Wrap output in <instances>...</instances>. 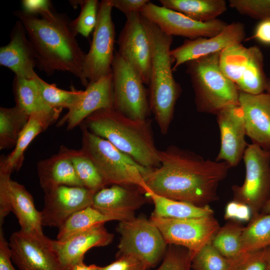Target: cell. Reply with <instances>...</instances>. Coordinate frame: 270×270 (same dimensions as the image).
Masks as SVG:
<instances>
[{
    "label": "cell",
    "instance_id": "3",
    "mask_svg": "<svg viewBox=\"0 0 270 270\" xmlns=\"http://www.w3.org/2000/svg\"><path fill=\"white\" fill-rule=\"evenodd\" d=\"M81 124L142 167L152 169L160 166V150L156 146L149 120L132 119L114 108H108L95 112Z\"/></svg>",
    "mask_w": 270,
    "mask_h": 270
},
{
    "label": "cell",
    "instance_id": "31",
    "mask_svg": "<svg viewBox=\"0 0 270 270\" xmlns=\"http://www.w3.org/2000/svg\"><path fill=\"white\" fill-rule=\"evenodd\" d=\"M114 220L92 206L82 208L70 216L58 228L56 240L63 241L96 225Z\"/></svg>",
    "mask_w": 270,
    "mask_h": 270
},
{
    "label": "cell",
    "instance_id": "1",
    "mask_svg": "<svg viewBox=\"0 0 270 270\" xmlns=\"http://www.w3.org/2000/svg\"><path fill=\"white\" fill-rule=\"evenodd\" d=\"M160 166L142 174L146 186L159 196L204 206L216 200L220 183L230 166L187 150L170 146L160 150Z\"/></svg>",
    "mask_w": 270,
    "mask_h": 270
},
{
    "label": "cell",
    "instance_id": "47",
    "mask_svg": "<svg viewBox=\"0 0 270 270\" xmlns=\"http://www.w3.org/2000/svg\"><path fill=\"white\" fill-rule=\"evenodd\" d=\"M250 38H254L263 44L270 45V19L260 20Z\"/></svg>",
    "mask_w": 270,
    "mask_h": 270
},
{
    "label": "cell",
    "instance_id": "24",
    "mask_svg": "<svg viewBox=\"0 0 270 270\" xmlns=\"http://www.w3.org/2000/svg\"><path fill=\"white\" fill-rule=\"evenodd\" d=\"M62 109L55 108L32 114L20 134L14 150L0 162V174L10 176L18 171L24 160V154L32 140L58 119Z\"/></svg>",
    "mask_w": 270,
    "mask_h": 270
},
{
    "label": "cell",
    "instance_id": "5",
    "mask_svg": "<svg viewBox=\"0 0 270 270\" xmlns=\"http://www.w3.org/2000/svg\"><path fill=\"white\" fill-rule=\"evenodd\" d=\"M220 52L188 62L189 75L200 112L216 113L232 105H238L240 91L237 86L221 71Z\"/></svg>",
    "mask_w": 270,
    "mask_h": 270
},
{
    "label": "cell",
    "instance_id": "32",
    "mask_svg": "<svg viewBox=\"0 0 270 270\" xmlns=\"http://www.w3.org/2000/svg\"><path fill=\"white\" fill-rule=\"evenodd\" d=\"M62 148L71 160L82 186L97 192L106 185L104 179L91 159L81 150Z\"/></svg>",
    "mask_w": 270,
    "mask_h": 270
},
{
    "label": "cell",
    "instance_id": "46",
    "mask_svg": "<svg viewBox=\"0 0 270 270\" xmlns=\"http://www.w3.org/2000/svg\"><path fill=\"white\" fill-rule=\"evenodd\" d=\"M12 252L6 240L2 228L0 227V270H16L12 263Z\"/></svg>",
    "mask_w": 270,
    "mask_h": 270
},
{
    "label": "cell",
    "instance_id": "45",
    "mask_svg": "<svg viewBox=\"0 0 270 270\" xmlns=\"http://www.w3.org/2000/svg\"><path fill=\"white\" fill-rule=\"evenodd\" d=\"M148 0H112L113 8L123 12L126 16L133 12L140 13Z\"/></svg>",
    "mask_w": 270,
    "mask_h": 270
},
{
    "label": "cell",
    "instance_id": "37",
    "mask_svg": "<svg viewBox=\"0 0 270 270\" xmlns=\"http://www.w3.org/2000/svg\"><path fill=\"white\" fill-rule=\"evenodd\" d=\"M70 2L74 7L79 4L80 8L78 16L69 24L70 29L76 36L80 34L88 38L97 24L99 2L82 0H70Z\"/></svg>",
    "mask_w": 270,
    "mask_h": 270
},
{
    "label": "cell",
    "instance_id": "13",
    "mask_svg": "<svg viewBox=\"0 0 270 270\" xmlns=\"http://www.w3.org/2000/svg\"><path fill=\"white\" fill-rule=\"evenodd\" d=\"M140 14L156 24L166 34L181 36L188 40L213 36L228 24L218 18L206 22H198L150 2L145 5Z\"/></svg>",
    "mask_w": 270,
    "mask_h": 270
},
{
    "label": "cell",
    "instance_id": "6",
    "mask_svg": "<svg viewBox=\"0 0 270 270\" xmlns=\"http://www.w3.org/2000/svg\"><path fill=\"white\" fill-rule=\"evenodd\" d=\"M80 128L81 150L93 162L106 185L134 187L144 192L146 186L142 174L148 169L82 124Z\"/></svg>",
    "mask_w": 270,
    "mask_h": 270
},
{
    "label": "cell",
    "instance_id": "11",
    "mask_svg": "<svg viewBox=\"0 0 270 270\" xmlns=\"http://www.w3.org/2000/svg\"><path fill=\"white\" fill-rule=\"evenodd\" d=\"M166 243L185 248L192 256L210 243L220 228L213 215L196 218H168L151 216Z\"/></svg>",
    "mask_w": 270,
    "mask_h": 270
},
{
    "label": "cell",
    "instance_id": "17",
    "mask_svg": "<svg viewBox=\"0 0 270 270\" xmlns=\"http://www.w3.org/2000/svg\"><path fill=\"white\" fill-rule=\"evenodd\" d=\"M246 37L245 28L240 22L228 24L218 34L208 38L186 40L183 44L171 50L174 60L173 72L180 65L198 58L222 52L231 46L242 44Z\"/></svg>",
    "mask_w": 270,
    "mask_h": 270
},
{
    "label": "cell",
    "instance_id": "51",
    "mask_svg": "<svg viewBox=\"0 0 270 270\" xmlns=\"http://www.w3.org/2000/svg\"><path fill=\"white\" fill-rule=\"evenodd\" d=\"M268 262L267 270H270V247L268 248Z\"/></svg>",
    "mask_w": 270,
    "mask_h": 270
},
{
    "label": "cell",
    "instance_id": "42",
    "mask_svg": "<svg viewBox=\"0 0 270 270\" xmlns=\"http://www.w3.org/2000/svg\"><path fill=\"white\" fill-rule=\"evenodd\" d=\"M252 217L251 208L244 203L234 200L226 206L224 213L226 220L242 222L250 220Z\"/></svg>",
    "mask_w": 270,
    "mask_h": 270
},
{
    "label": "cell",
    "instance_id": "26",
    "mask_svg": "<svg viewBox=\"0 0 270 270\" xmlns=\"http://www.w3.org/2000/svg\"><path fill=\"white\" fill-rule=\"evenodd\" d=\"M145 195L152 201L154 208L152 216L168 218H196L213 215L210 206H200L194 204L170 199L150 190Z\"/></svg>",
    "mask_w": 270,
    "mask_h": 270
},
{
    "label": "cell",
    "instance_id": "8",
    "mask_svg": "<svg viewBox=\"0 0 270 270\" xmlns=\"http://www.w3.org/2000/svg\"><path fill=\"white\" fill-rule=\"evenodd\" d=\"M117 230L121 235L117 257L134 256L149 268L156 266L166 252L167 244L150 220L134 217L120 221Z\"/></svg>",
    "mask_w": 270,
    "mask_h": 270
},
{
    "label": "cell",
    "instance_id": "25",
    "mask_svg": "<svg viewBox=\"0 0 270 270\" xmlns=\"http://www.w3.org/2000/svg\"><path fill=\"white\" fill-rule=\"evenodd\" d=\"M37 172L44 193L60 186H83L62 146L58 154L38 162Z\"/></svg>",
    "mask_w": 270,
    "mask_h": 270
},
{
    "label": "cell",
    "instance_id": "18",
    "mask_svg": "<svg viewBox=\"0 0 270 270\" xmlns=\"http://www.w3.org/2000/svg\"><path fill=\"white\" fill-rule=\"evenodd\" d=\"M220 147L216 161L224 162L230 167L236 166L242 158L246 148L245 120L242 110L232 105L218 114Z\"/></svg>",
    "mask_w": 270,
    "mask_h": 270
},
{
    "label": "cell",
    "instance_id": "15",
    "mask_svg": "<svg viewBox=\"0 0 270 270\" xmlns=\"http://www.w3.org/2000/svg\"><path fill=\"white\" fill-rule=\"evenodd\" d=\"M96 192L84 186H60L44 193L42 226L59 228L74 214L92 206Z\"/></svg>",
    "mask_w": 270,
    "mask_h": 270
},
{
    "label": "cell",
    "instance_id": "38",
    "mask_svg": "<svg viewBox=\"0 0 270 270\" xmlns=\"http://www.w3.org/2000/svg\"><path fill=\"white\" fill-rule=\"evenodd\" d=\"M232 263L233 259L223 256L210 242L194 256L191 267L194 270H231Z\"/></svg>",
    "mask_w": 270,
    "mask_h": 270
},
{
    "label": "cell",
    "instance_id": "50",
    "mask_svg": "<svg viewBox=\"0 0 270 270\" xmlns=\"http://www.w3.org/2000/svg\"><path fill=\"white\" fill-rule=\"evenodd\" d=\"M266 90L270 94V78L267 79Z\"/></svg>",
    "mask_w": 270,
    "mask_h": 270
},
{
    "label": "cell",
    "instance_id": "4",
    "mask_svg": "<svg viewBox=\"0 0 270 270\" xmlns=\"http://www.w3.org/2000/svg\"><path fill=\"white\" fill-rule=\"evenodd\" d=\"M140 16L152 50L148 84L150 110L161 133L164 135L173 118L176 103L181 90L172 75L174 60L170 55V46L173 36L166 34L156 24Z\"/></svg>",
    "mask_w": 270,
    "mask_h": 270
},
{
    "label": "cell",
    "instance_id": "9",
    "mask_svg": "<svg viewBox=\"0 0 270 270\" xmlns=\"http://www.w3.org/2000/svg\"><path fill=\"white\" fill-rule=\"evenodd\" d=\"M242 158L245 179L242 185L232 186L234 200L248 206L254 217L270 198V152L252 143L248 145Z\"/></svg>",
    "mask_w": 270,
    "mask_h": 270
},
{
    "label": "cell",
    "instance_id": "28",
    "mask_svg": "<svg viewBox=\"0 0 270 270\" xmlns=\"http://www.w3.org/2000/svg\"><path fill=\"white\" fill-rule=\"evenodd\" d=\"M250 56L246 66L237 84L240 91L256 94L266 90V81L264 68V56L256 46L250 47Z\"/></svg>",
    "mask_w": 270,
    "mask_h": 270
},
{
    "label": "cell",
    "instance_id": "27",
    "mask_svg": "<svg viewBox=\"0 0 270 270\" xmlns=\"http://www.w3.org/2000/svg\"><path fill=\"white\" fill-rule=\"evenodd\" d=\"M162 6L198 22L217 19L227 9L224 0H160Z\"/></svg>",
    "mask_w": 270,
    "mask_h": 270
},
{
    "label": "cell",
    "instance_id": "41",
    "mask_svg": "<svg viewBox=\"0 0 270 270\" xmlns=\"http://www.w3.org/2000/svg\"><path fill=\"white\" fill-rule=\"evenodd\" d=\"M192 256L186 249L170 248L156 270H190Z\"/></svg>",
    "mask_w": 270,
    "mask_h": 270
},
{
    "label": "cell",
    "instance_id": "43",
    "mask_svg": "<svg viewBox=\"0 0 270 270\" xmlns=\"http://www.w3.org/2000/svg\"><path fill=\"white\" fill-rule=\"evenodd\" d=\"M148 268L143 262L135 256L123 255L105 266H100L99 270H148Z\"/></svg>",
    "mask_w": 270,
    "mask_h": 270
},
{
    "label": "cell",
    "instance_id": "7",
    "mask_svg": "<svg viewBox=\"0 0 270 270\" xmlns=\"http://www.w3.org/2000/svg\"><path fill=\"white\" fill-rule=\"evenodd\" d=\"M114 108L132 119H148V92L138 74L116 52L112 66Z\"/></svg>",
    "mask_w": 270,
    "mask_h": 270
},
{
    "label": "cell",
    "instance_id": "2",
    "mask_svg": "<svg viewBox=\"0 0 270 270\" xmlns=\"http://www.w3.org/2000/svg\"><path fill=\"white\" fill-rule=\"evenodd\" d=\"M15 15L23 24L36 56V65L48 75L56 71L72 74L87 86L83 74L86 54L79 46L68 21L62 14L50 18L32 16L17 10Z\"/></svg>",
    "mask_w": 270,
    "mask_h": 270
},
{
    "label": "cell",
    "instance_id": "29",
    "mask_svg": "<svg viewBox=\"0 0 270 270\" xmlns=\"http://www.w3.org/2000/svg\"><path fill=\"white\" fill-rule=\"evenodd\" d=\"M270 247V213L253 217L244 227L241 240L240 254Z\"/></svg>",
    "mask_w": 270,
    "mask_h": 270
},
{
    "label": "cell",
    "instance_id": "16",
    "mask_svg": "<svg viewBox=\"0 0 270 270\" xmlns=\"http://www.w3.org/2000/svg\"><path fill=\"white\" fill-rule=\"evenodd\" d=\"M10 212L16 217L20 230L43 232L41 212L36 208L31 194L10 176L0 174V227Z\"/></svg>",
    "mask_w": 270,
    "mask_h": 270
},
{
    "label": "cell",
    "instance_id": "39",
    "mask_svg": "<svg viewBox=\"0 0 270 270\" xmlns=\"http://www.w3.org/2000/svg\"><path fill=\"white\" fill-rule=\"evenodd\" d=\"M228 3L242 14L260 20L270 19V0H230Z\"/></svg>",
    "mask_w": 270,
    "mask_h": 270
},
{
    "label": "cell",
    "instance_id": "10",
    "mask_svg": "<svg viewBox=\"0 0 270 270\" xmlns=\"http://www.w3.org/2000/svg\"><path fill=\"white\" fill-rule=\"evenodd\" d=\"M112 8V0L99 2L97 24L83 66L84 76L88 83L96 82L112 72L116 36Z\"/></svg>",
    "mask_w": 270,
    "mask_h": 270
},
{
    "label": "cell",
    "instance_id": "52",
    "mask_svg": "<svg viewBox=\"0 0 270 270\" xmlns=\"http://www.w3.org/2000/svg\"><path fill=\"white\" fill-rule=\"evenodd\" d=\"M269 134H270V130H269Z\"/></svg>",
    "mask_w": 270,
    "mask_h": 270
},
{
    "label": "cell",
    "instance_id": "49",
    "mask_svg": "<svg viewBox=\"0 0 270 270\" xmlns=\"http://www.w3.org/2000/svg\"><path fill=\"white\" fill-rule=\"evenodd\" d=\"M262 210L263 214H267L270 213V198L266 202Z\"/></svg>",
    "mask_w": 270,
    "mask_h": 270
},
{
    "label": "cell",
    "instance_id": "33",
    "mask_svg": "<svg viewBox=\"0 0 270 270\" xmlns=\"http://www.w3.org/2000/svg\"><path fill=\"white\" fill-rule=\"evenodd\" d=\"M13 92L16 106L30 116L36 112L52 110L44 102L34 79L28 80L15 76L13 81Z\"/></svg>",
    "mask_w": 270,
    "mask_h": 270
},
{
    "label": "cell",
    "instance_id": "20",
    "mask_svg": "<svg viewBox=\"0 0 270 270\" xmlns=\"http://www.w3.org/2000/svg\"><path fill=\"white\" fill-rule=\"evenodd\" d=\"M36 64L34 49L18 20L11 31L10 42L0 48V64L10 69L17 78L32 80L38 75L34 70Z\"/></svg>",
    "mask_w": 270,
    "mask_h": 270
},
{
    "label": "cell",
    "instance_id": "12",
    "mask_svg": "<svg viewBox=\"0 0 270 270\" xmlns=\"http://www.w3.org/2000/svg\"><path fill=\"white\" fill-rule=\"evenodd\" d=\"M9 244L12 261L19 270H64L54 240L43 232L20 230L12 234Z\"/></svg>",
    "mask_w": 270,
    "mask_h": 270
},
{
    "label": "cell",
    "instance_id": "30",
    "mask_svg": "<svg viewBox=\"0 0 270 270\" xmlns=\"http://www.w3.org/2000/svg\"><path fill=\"white\" fill-rule=\"evenodd\" d=\"M30 116L16 106L0 108V150L14 147Z\"/></svg>",
    "mask_w": 270,
    "mask_h": 270
},
{
    "label": "cell",
    "instance_id": "21",
    "mask_svg": "<svg viewBox=\"0 0 270 270\" xmlns=\"http://www.w3.org/2000/svg\"><path fill=\"white\" fill-rule=\"evenodd\" d=\"M140 192L136 188L116 184L104 187L95 192L92 206L114 220H129L144 202Z\"/></svg>",
    "mask_w": 270,
    "mask_h": 270
},
{
    "label": "cell",
    "instance_id": "48",
    "mask_svg": "<svg viewBox=\"0 0 270 270\" xmlns=\"http://www.w3.org/2000/svg\"><path fill=\"white\" fill-rule=\"evenodd\" d=\"M100 266L95 264L87 266L82 262L74 266L70 270H99Z\"/></svg>",
    "mask_w": 270,
    "mask_h": 270
},
{
    "label": "cell",
    "instance_id": "44",
    "mask_svg": "<svg viewBox=\"0 0 270 270\" xmlns=\"http://www.w3.org/2000/svg\"><path fill=\"white\" fill-rule=\"evenodd\" d=\"M22 11L28 14L50 18L54 14L52 3L48 0H22Z\"/></svg>",
    "mask_w": 270,
    "mask_h": 270
},
{
    "label": "cell",
    "instance_id": "36",
    "mask_svg": "<svg viewBox=\"0 0 270 270\" xmlns=\"http://www.w3.org/2000/svg\"><path fill=\"white\" fill-rule=\"evenodd\" d=\"M244 227L231 222L220 227L211 243L225 258L232 260L240 256L242 235Z\"/></svg>",
    "mask_w": 270,
    "mask_h": 270
},
{
    "label": "cell",
    "instance_id": "34",
    "mask_svg": "<svg viewBox=\"0 0 270 270\" xmlns=\"http://www.w3.org/2000/svg\"><path fill=\"white\" fill-rule=\"evenodd\" d=\"M34 80L44 102L51 109L69 110L76 104L84 93V90L74 88L70 90L60 89L54 84L47 83L38 75Z\"/></svg>",
    "mask_w": 270,
    "mask_h": 270
},
{
    "label": "cell",
    "instance_id": "23",
    "mask_svg": "<svg viewBox=\"0 0 270 270\" xmlns=\"http://www.w3.org/2000/svg\"><path fill=\"white\" fill-rule=\"evenodd\" d=\"M238 104L243 112L246 135L263 148L270 146V94L240 91Z\"/></svg>",
    "mask_w": 270,
    "mask_h": 270
},
{
    "label": "cell",
    "instance_id": "14",
    "mask_svg": "<svg viewBox=\"0 0 270 270\" xmlns=\"http://www.w3.org/2000/svg\"><path fill=\"white\" fill-rule=\"evenodd\" d=\"M126 21L117 42L118 52L136 70L145 84L150 81L152 50L139 12L126 16Z\"/></svg>",
    "mask_w": 270,
    "mask_h": 270
},
{
    "label": "cell",
    "instance_id": "19",
    "mask_svg": "<svg viewBox=\"0 0 270 270\" xmlns=\"http://www.w3.org/2000/svg\"><path fill=\"white\" fill-rule=\"evenodd\" d=\"M114 108L112 72L98 81L88 83L78 101L58 121V126L66 124L71 130L95 112Z\"/></svg>",
    "mask_w": 270,
    "mask_h": 270
},
{
    "label": "cell",
    "instance_id": "22",
    "mask_svg": "<svg viewBox=\"0 0 270 270\" xmlns=\"http://www.w3.org/2000/svg\"><path fill=\"white\" fill-rule=\"evenodd\" d=\"M113 238L114 234L102 224L63 241L54 240V244L62 268L70 270L76 264L83 262L84 254L90 249L107 246Z\"/></svg>",
    "mask_w": 270,
    "mask_h": 270
},
{
    "label": "cell",
    "instance_id": "35",
    "mask_svg": "<svg viewBox=\"0 0 270 270\" xmlns=\"http://www.w3.org/2000/svg\"><path fill=\"white\" fill-rule=\"evenodd\" d=\"M250 56V48L242 44L228 46L220 52L219 66L222 72L236 85L238 83Z\"/></svg>",
    "mask_w": 270,
    "mask_h": 270
},
{
    "label": "cell",
    "instance_id": "40",
    "mask_svg": "<svg viewBox=\"0 0 270 270\" xmlns=\"http://www.w3.org/2000/svg\"><path fill=\"white\" fill-rule=\"evenodd\" d=\"M268 248L244 254L233 259L231 270H267Z\"/></svg>",
    "mask_w": 270,
    "mask_h": 270
}]
</instances>
